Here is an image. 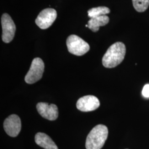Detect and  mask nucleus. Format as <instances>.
Instances as JSON below:
<instances>
[{
	"instance_id": "f257e3e1",
	"label": "nucleus",
	"mask_w": 149,
	"mask_h": 149,
	"mask_svg": "<svg viewBox=\"0 0 149 149\" xmlns=\"http://www.w3.org/2000/svg\"><path fill=\"white\" fill-rule=\"evenodd\" d=\"M125 53L126 48L124 43L117 42L112 44L103 57V65L107 68L116 67L123 61Z\"/></svg>"
},
{
	"instance_id": "f03ea898",
	"label": "nucleus",
	"mask_w": 149,
	"mask_h": 149,
	"mask_svg": "<svg viewBox=\"0 0 149 149\" xmlns=\"http://www.w3.org/2000/svg\"><path fill=\"white\" fill-rule=\"evenodd\" d=\"M108 135L106 125L98 124L93 128L86 140V149H101L105 144Z\"/></svg>"
},
{
	"instance_id": "7ed1b4c3",
	"label": "nucleus",
	"mask_w": 149,
	"mask_h": 149,
	"mask_svg": "<svg viewBox=\"0 0 149 149\" xmlns=\"http://www.w3.org/2000/svg\"><path fill=\"white\" fill-rule=\"evenodd\" d=\"M66 45L70 53L77 56L85 54L90 48L88 43L76 35H71L68 38Z\"/></svg>"
},
{
	"instance_id": "20e7f679",
	"label": "nucleus",
	"mask_w": 149,
	"mask_h": 149,
	"mask_svg": "<svg viewBox=\"0 0 149 149\" xmlns=\"http://www.w3.org/2000/svg\"><path fill=\"white\" fill-rule=\"evenodd\" d=\"M44 71V64L43 60L39 58L33 59L24 80L28 84H32L40 80Z\"/></svg>"
},
{
	"instance_id": "39448f33",
	"label": "nucleus",
	"mask_w": 149,
	"mask_h": 149,
	"mask_svg": "<svg viewBox=\"0 0 149 149\" xmlns=\"http://www.w3.org/2000/svg\"><path fill=\"white\" fill-rule=\"evenodd\" d=\"M1 24L2 28V40L6 43H10L15 37L16 25L10 16L7 13H4L2 16Z\"/></svg>"
},
{
	"instance_id": "423d86ee",
	"label": "nucleus",
	"mask_w": 149,
	"mask_h": 149,
	"mask_svg": "<svg viewBox=\"0 0 149 149\" xmlns=\"http://www.w3.org/2000/svg\"><path fill=\"white\" fill-rule=\"evenodd\" d=\"M57 17V13L53 8H45L41 11L36 19V23L42 29L50 27Z\"/></svg>"
},
{
	"instance_id": "0eeeda50",
	"label": "nucleus",
	"mask_w": 149,
	"mask_h": 149,
	"mask_svg": "<svg viewBox=\"0 0 149 149\" xmlns=\"http://www.w3.org/2000/svg\"><path fill=\"white\" fill-rule=\"evenodd\" d=\"M6 133L11 137H16L21 130V121L17 115L12 114L7 118L3 123Z\"/></svg>"
},
{
	"instance_id": "6e6552de",
	"label": "nucleus",
	"mask_w": 149,
	"mask_h": 149,
	"mask_svg": "<svg viewBox=\"0 0 149 149\" xmlns=\"http://www.w3.org/2000/svg\"><path fill=\"white\" fill-rule=\"evenodd\" d=\"M100 106L99 100L94 96L88 95L80 98L77 102L76 107L82 112H91L97 109Z\"/></svg>"
},
{
	"instance_id": "1a4fd4ad",
	"label": "nucleus",
	"mask_w": 149,
	"mask_h": 149,
	"mask_svg": "<svg viewBox=\"0 0 149 149\" xmlns=\"http://www.w3.org/2000/svg\"><path fill=\"white\" fill-rule=\"evenodd\" d=\"M38 112L42 117L49 120H55L59 116L58 108L54 104L39 102L37 105Z\"/></svg>"
},
{
	"instance_id": "9d476101",
	"label": "nucleus",
	"mask_w": 149,
	"mask_h": 149,
	"mask_svg": "<svg viewBox=\"0 0 149 149\" xmlns=\"http://www.w3.org/2000/svg\"><path fill=\"white\" fill-rule=\"evenodd\" d=\"M35 141L39 146L45 149H58V146L48 135L38 133L35 136Z\"/></svg>"
},
{
	"instance_id": "9b49d317",
	"label": "nucleus",
	"mask_w": 149,
	"mask_h": 149,
	"mask_svg": "<svg viewBox=\"0 0 149 149\" xmlns=\"http://www.w3.org/2000/svg\"><path fill=\"white\" fill-rule=\"evenodd\" d=\"M109 21V18L106 15L91 18L88 22V27L93 32L98 31L100 27L107 24Z\"/></svg>"
},
{
	"instance_id": "f8f14e48",
	"label": "nucleus",
	"mask_w": 149,
	"mask_h": 149,
	"mask_svg": "<svg viewBox=\"0 0 149 149\" xmlns=\"http://www.w3.org/2000/svg\"><path fill=\"white\" fill-rule=\"evenodd\" d=\"M87 13L88 16L91 18L93 17L104 16L110 13V10L107 7L100 6L91 8L88 11Z\"/></svg>"
},
{
	"instance_id": "ddd939ff",
	"label": "nucleus",
	"mask_w": 149,
	"mask_h": 149,
	"mask_svg": "<svg viewBox=\"0 0 149 149\" xmlns=\"http://www.w3.org/2000/svg\"><path fill=\"white\" fill-rule=\"evenodd\" d=\"M135 10L138 12L146 11L149 6V0H132Z\"/></svg>"
},
{
	"instance_id": "4468645a",
	"label": "nucleus",
	"mask_w": 149,
	"mask_h": 149,
	"mask_svg": "<svg viewBox=\"0 0 149 149\" xmlns=\"http://www.w3.org/2000/svg\"><path fill=\"white\" fill-rule=\"evenodd\" d=\"M142 95L145 98H149V84L144 86L142 90Z\"/></svg>"
}]
</instances>
